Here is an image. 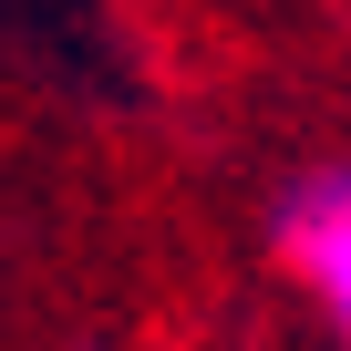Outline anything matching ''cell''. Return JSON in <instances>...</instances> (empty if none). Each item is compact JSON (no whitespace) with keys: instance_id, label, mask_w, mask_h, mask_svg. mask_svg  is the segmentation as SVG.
I'll list each match as a JSON object with an SVG mask.
<instances>
[{"instance_id":"cell-1","label":"cell","mask_w":351,"mask_h":351,"mask_svg":"<svg viewBox=\"0 0 351 351\" xmlns=\"http://www.w3.org/2000/svg\"><path fill=\"white\" fill-rule=\"evenodd\" d=\"M279 248H289V269L320 289V310L351 341V165H320V176H300L279 197Z\"/></svg>"}]
</instances>
